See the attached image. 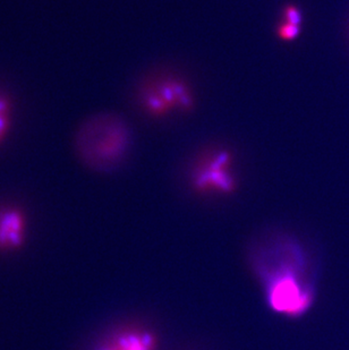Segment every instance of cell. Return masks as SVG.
Wrapping results in <instances>:
<instances>
[{"label":"cell","instance_id":"1","mask_svg":"<svg viewBox=\"0 0 349 350\" xmlns=\"http://www.w3.org/2000/svg\"><path fill=\"white\" fill-rule=\"evenodd\" d=\"M75 157L88 169L105 172L126 158L132 132L125 119L115 113H98L84 119L73 135Z\"/></svg>","mask_w":349,"mask_h":350},{"label":"cell","instance_id":"2","mask_svg":"<svg viewBox=\"0 0 349 350\" xmlns=\"http://www.w3.org/2000/svg\"><path fill=\"white\" fill-rule=\"evenodd\" d=\"M293 250L280 258L277 265H271L266 271L267 296L274 311L288 317H300L312 304V291L303 280L300 267Z\"/></svg>","mask_w":349,"mask_h":350},{"label":"cell","instance_id":"3","mask_svg":"<svg viewBox=\"0 0 349 350\" xmlns=\"http://www.w3.org/2000/svg\"><path fill=\"white\" fill-rule=\"evenodd\" d=\"M140 107L153 117H165L174 111H186L194 105L191 88L174 75L146 79L138 91Z\"/></svg>","mask_w":349,"mask_h":350},{"label":"cell","instance_id":"4","mask_svg":"<svg viewBox=\"0 0 349 350\" xmlns=\"http://www.w3.org/2000/svg\"><path fill=\"white\" fill-rule=\"evenodd\" d=\"M191 180L196 191L205 194H229L236 189L234 159L224 149L210 150L195 160Z\"/></svg>","mask_w":349,"mask_h":350},{"label":"cell","instance_id":"5","mask_svg":"<svg viewBox=\"0 0 349 350\" xmlns=\"http://www.w3.org/2000/svg\"><path fill=\"white\" fill-rule=\"evenodd\" d=\"M27 215L15 204L0 205V248L16 250L24 243Z\"/></svg>","mask_w":349,"mask_h":350},{"label":"cell","instance_id":"6","mask_svg":"<svg viewBox=\"0 0 349 350\" xmlns=\"http://www.w3.org/2000/svg\"><path fill=\"white\" fill-rule=\"evenodd\" d=\"M94 350H158V339L144 327H125L105 339Z\"/></svg>","mask_w":349,"mask_h":350},{"label":"cell","instance_id":"7","mask_svg":"<svg viewBox=\"0 0 349 350\" xmlns=\"http://www.w3.org/2000/svg\"><path fill=\"white\" fill-rule=\"evenodd\" d=\"M283 18L278 25L277 34L283 41H292L300 34L302 14L294 5H288L283 10Z\"/></svg>","mask_w":349,"mask_h":350},{"label":"cell","instance_id":"8","mask_svg":"<svg viewBox=\"0 0 349 350\" xmlns=\"http://www.w3.org/2000/svg\"><path fill=\"white\" fill-rule=\"evenodd\" d=\"M14 113L15 106L12 96L0 89V146H3L13 129Z\"/></svg>","mask_w":349,"mask_h":350}]
</instances>
